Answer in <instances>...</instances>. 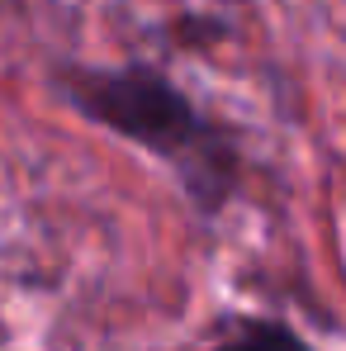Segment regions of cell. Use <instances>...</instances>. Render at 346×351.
I'll return each instance as SVG.
<instances>
[{
    "instance_id": "obj_1",
    "label": "cell",
    "mask_w": 346,
    "mask_h": 351,
    "mask_svg": "<svg viewBox=\"0 0 346 351\" xmlns=\"http://www.w3.org/2000/svg\"><path fill=\"white\" fill-rule=\"evenodd\" d=\"M58 95L110 138L147 152L171 176L195 219L219 223L247 185V147L228 119L209 114L166 66L119 62L90 66L66 62L53 71Z\"/></svg>"
},
{
    "instance_id": "obj_2",
    "label": "cell",
    "mask_w": 346,
    "mask_h": 351,
    "mask_svg": "<svg viewBox=\"0 0 346 351\" xmlns=\"http://www.w3.org/2000/svg\"><path fill=\"white\" fill-rule=\"evenodd\" d=\"M199 351H318L299 328L266 313H228L214 323V332L199 342Z\"/></svg>"
}]
</instances>
